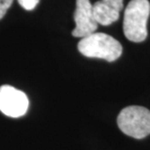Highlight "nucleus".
Returning a JSON list of instances; mask_svg holds the SVG:
<instances>
[{
    "label": "nucleus",
    "mask_w": 150,
    "mask_h": 150,
    "mask_svg": "<svg viewBox=\"0 0 150 150\" xmlns=\"http://www.w3.org/2000/svg\"><path fill=\"white\" fill-rule=\"evenodd\" d=\"M39 1H40V0H18L19 4L22 6L25 10H28V11L33 10V9L39 4Z\"/></svg>",
    "instance_id": "nucleus-7"
},
{
    "label": "nucleus",
    "mask_w": 150,
    "mask_h": 150,
    "mask_svg": "<svg viewBox=\"0 0 150 150\" xmlns=\"http://www.w3.org/2000/svg\"><path fill=\"white\" fill-rule=\"evenodd\" d=\"M117 124L127 136L137 139H143L150 134V111L143 106H127L119 113Z\"/></svg>",
    "instance_id": "nucleus-3"
},
{
    "label": "nucleus",
    "mask_w": 150,
    "mask_h": 150,
    "mask_svg": "<svg viewBox=\"0 0 150 150\" xmlns=\"http://www.w3.org/2000/svg\"><path fill=\"white\" fill-rule=\"evenodd\" d=\"M14 0H0V20L5 16L6 12L12 5Z\"/></svg>",
    "instance_id": "nucleus-8"
},
{
    "label": "nucleus",
    "mask_w": 150,
    "mask_h": 150,
    "mask_svg": "<svg viewBox=\"0 0 150 150\" xmlns=\"http://www.w3.org/2000/svg\"><path fill=\"white\" fill-rule=\"evenodd\" d=\"M124 7L123 0H100L93 5V13L98 25H109L119 20Z\"/></svg>",
    "instance_id": "nucleus-6"
},
{
    "label": "nucleus",
    "mask_w": 150,
    "mask_h": 150,
    "mask_svg": "<svg viewBox=\"0 0 150 150\" xmlns=\"http://www.w3.org/2000/svg\"><path fill=\"white\" fill-rule=\"evenodd\" d=\"M77 48L87 58L103 59L110 62L118 59L123 52L122 45L118 40L101 32H95L82 38Z\"/></svg>",
    "instance_id": "nucleus-1"
},
{
    "label": "nucleus",
    "mask_w": 150,
    "mask_h": 150,
    "mask_svg": "<svg viewBox=\"0 0 150 150\" xmlns=\"http://www.w3.org/2000/svg\"><path fill=\"white\" fill-rule=\"evenodd\" d=\"M75 28L72 30L74 37L84 38L89 36L98 28V23L96 22L93 5L90 0H76V9L74 15Z\"/></svg>",
    "instance_id": "nucleus-5"
},
{
    "label": "nucleus",
    "mask_w": 150,
    "mask_h": 150,
    "mask_svg": "<svg viewBox=\"0 0 150 150\" xmlns=\"http://www.w3.org/2000/svg\"><path fill=\"white\" fill-rule=\"evenodd\" d=\"M29 100L23 91L10 85L0 87V111L12 118H20L28 112Z\"/></svg>",
    "instance_id": "nucleus-4"
},
{
    "label": "nucleus",
    "mask_w": 150,
    "mask_h": 150,
    "mask_svg": "<svg viewBox=\"0 0 150 150\" xmlns=\"http://www.w3.org/2000/svg\"><path fill=\"white\" fill-rule=\"evenodd\" d=\"M150 15L148 0H131L124 13V34L132 42L144 41L147 37V21Z\"/></svg>",
    "instance_id": "nucleus-2"
}]
</instances>
